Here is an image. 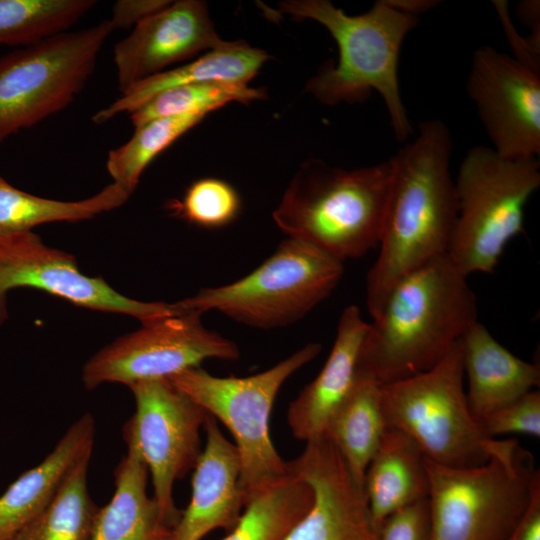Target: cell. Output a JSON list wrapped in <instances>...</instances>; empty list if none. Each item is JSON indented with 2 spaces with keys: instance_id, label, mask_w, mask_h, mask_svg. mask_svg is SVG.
I'll use <instances>...</instances> for the list:
<instances>
[{
  "instance_id": "obj_1",
  "label": "cell",
  "mask_w": 540,
  "mask_h": 540,
  "mask_svg": "<svg viewBox=\"0 0 540 540\" xmlns=\"http://www.w3.org/2000/svg\"><path fill=\"white\" fill-rule=\"evenodd\" d=\"M452 139L439 119L390 157L392 179L379 254L367 274L366 304L374 319L404 276L447 254L458 212L451 174Z\"/></svg>"
},
{
  "instance_id": "obj_2",
  "label": "cell",
  "mask_w": 540,
  "mask_h": 540,
  "mask_svg": "<svg viewBox=\"0 0 540 540\" xmlns=\"http://www.w3.org/2000/svg\"><path fill=\"white\" fill-rule=\"evenodd\" d=\"M477 321L476 297L447 254L404 276L369 323L357 373L379 385L426 372Z\"/></svg>"
},
{
  "instance_id": "obj_3",
  "label": "cell",
  "mask_w": 540,
  "mask_h": 540,
  "mask_svg": "<svg viewBox=\"0 0 540 540\" xmlns=\"http://www.w3.org/2000/svg\"><path fill=\"white\" fill-rule=\"evenodd\" d=\"M280 8L298 20L322 24L339 49L337 64L322 68L306 90L326 105L362 102L376 91L397 141L408 140L413 128L401 97L398 68L402 44L419 18L395 10L385 0L354 16L328 0H288Z\"/></svg>"
},
{
  "instance_id": "obj_4",
  "label": "cell",
  "mask_w": 540,
  "mask_h": 540,
  "mask_svg": "<svg viewBox=\"0 0 540 540\" xmlns=\"http://www.w3.org/2000/svg\"><path fill=\"white\" fill-rule=\"evenodd\" d=\"M392 179L390 158L346 170L320 159L304 162L273 211L287 237L344 262L379 245Z\"/></svg>"
},
{
  "instance_id": "obj_5",
  "label": "cell",
  "mask_w": 540,
  "mask_h": 540,
  "mask_svg": "<svg viewBox=\"0 0 540 540\" xmlns=\"http://www.w3.org/2000/svg\"><path fill=\"white\" fill-rule=\"evenodd\" d=\"M430 540H507L540 484L532 454L516 440H496L481 466L453 468L425 457Z\"/></svg>"
},
{
  "instance_id": "obj_6",
  "label": "cell",
  "mask_w": 540,
  "mask_h": 540,
  "mask_svg": "<svg viewBox=\"0 0 540 540\" xmlns=\"http://www.w3.org/2000/svg\"><path fill=\"white\" fill-rule=\"evenodd\" d=\"M321 350V344L308 343L273 367L246 377H218L195 367L168 378L232 434L245 506L290 473L270 435L273 404L284 382Z\"/></svg>"
},
{
  "instance_id": "obj_7",
  "label": "cell",
  "mask_w": 540,
  "mask_h": 540,
  "mask_svg": "<svg viewBox=\"0 0 540 540\" xmlns=\"http://www.w3.org/2000/svg\"><path fill=\"white\" fill-rule=\"evenodd\" d=\"M454 180L458 212L447 256L466 276L490 273L523 230L525 206L540 186L539 158L509 159L474 146Z\"/></svg>"
},
{
  "instance_id": "obj_8",
  "label": "cell",
  "mask_w": 540,
  "mask_h": 540,
  "mask_svg": "<svg viewBox=\"0 0 540 540\" xmlns=\"http://www.w3.org/2000/svg\"><path fill=\"white\" fill-rule=\"evenodd\" d=\"M343 262L287 237L260 266L230 284L208 287L173 303L180 312L218 311L244 325L272 329L292 324L336 288Z\"/></svg>"
},
{
  "instance_id": "obj_9",
  "label": "cell",
  "mask_w": 540,
  "mask_h": 540,
  "mask_svg": "<svg viewBox=\"0 0 540 540\" xmlns=\"http://www.w3.org/2000/svg\"><path fill=\"white\" fill-rule=\"evenodd\" d=\"M460 339L444 359L418 375L380 385L387 427L409 436L429 460L471 468L488 462L495 438L471 414L463 387Z\"/></svg>"
},
{
  "instance_id": "obj_10",
  "label": "cell",
  "mask_w": 540,
  "mask_h": 540,
  "mask_svg": "<svg viewBox=\"0 0 540 540\" xmlns=\"http://www.w3.org/2000/svg\"><path fill=\"white\" fill-rule=\"evenodd\" d=\"M108 20L0 57V143L66 108L92 75L113 31Z\"/></svg>"
},
{
  "instance_id": "obj_11",
  "label": "cell",
  "mask_w": 540,
  "mask_h": 540,
  "mask_svg": "<svg viewBox=\"0 0 540 540\" xmlns=\"http://www.w3.org/2000/svg\"><path fill=\"white\" fill-rule=\"evenodd\" d=\"M136 411L124 426L151 474L153 498L165 520L176 527L182 511L173 499L176 480L183 478L201 453L200 431L206 411L168 378L142 380L128 386Z\"/></svg>"
},
{
  "instance_id": "obj_12",
  "label": "cell",
  "mask_w": 540,
  "mask_h": 540,
  "mask_svg": "<svg viewBox=\"0 0 540 540\" xmlns=\"http://www.w3.org/2000/svg\"><path fill=\"white\" fill-rule=\"evenodd\" d=\"M201 315L181 312L119 337L85 363L83 385L86 389L104 383L129 386L142 380L170 378L199 367L207 359H239L238 346L207 329Z\"/></svg>"
},
{
  "instance_id": "obj_13",
  "label": "cell",
  "mask_w": 540,
  "mask_h": 540,
  "mask_svg": "<svg viewBox=\"0 0 540 540\" xmlns=\"http://www.w3.org/2000/svg\"><path fill=\"white\" fill-rule=\"evenodd\" d=\"M23 287L86 309L128 315L142 325L179 313L173 304L131 299L102 277L82 274L73 255L47 246L32 230L0 234V325L9 316V291Z\"/></svg>"
},
{
  "instance_id": "obj_14",
  "label": "cell",
  "mask_w": 540,
  "mask_h": 540,
  "mask_svg": "<svg viewBox=\"0 0 540 540\" xmlns=\"http://www.w3.org/2000/svg\"><path fill=\"white\" fill-rule=\"evenodd\" d=\"M466 89L499 155L540 156V73L483 45L474 51Z\"/></svg>"
},
{
  "instance_id": "obj_15",
  "label": "cell",
  "mask_w": 540,
  "mask_h": 540,
  "mask_svg": "<svg viewBox=\"0 0 540 540\" xmlns=\"http://www.w3.org/2000/svg\"><path fill=\"white\" fill-rule=\"evenodd\" d=\"M288 463L311 486L314 502L283 540H377L363 489L328 439L307 441Z\"/></svg>"
},
{
  "instance_id": "obj_16",
  "label": "cell",
  "mask_w": 540,
  "mask_h": 540,
  "mask_svg": "<svg viewBox=\"0 0 540 540\" xmlns=\"http://www.w3.org/2000/svg\"><path fill=\"white\" fill-rule=\"evenodd\" d=\"M200 0H178L136 25L115 44L113 61L118 87L124 93L133 84L163 72L174 63L202 51L224 46Z\"/></svg>"
},
{
  "instance_id": "obj_17",
  "label": "cell",
  "mask_w": 540,
  "mask_h": 540,
  "mask_svg": "<svg viewBox=\"0 0 540 540\" xmlns=\"http://www.w3.org/2000/svg\"><path fill=\"white\" fill-rule=\"evenodd\" d=\"M204 428L206 444L193 468L191 500L174 528L173 540H202L216 529L229 532L245 508L235 445L209 414Z\"/></svg>"
},
{
  "instance_id": "obj_18",
  "label": "cell",
  "mask_w": 540,
  "mask_h": 540,
  "mask_svg": "<svg viewBox=\"0 0 540 540\" xmlns=\"http://www.w3.org/2000/svg\"><path fill=\"white\" fill-rule=\"evenodd\" d=\"M368 326L357 306L343 310L323 368L289 404L287 422L297 440L307 442L322 436L330 417L350 393Z\"/></svg>"
},
{
  "instance_id": "obj_19",
  "label": "cell",
  "mask_w": 540,
  "mask_h": 540,
  "mask_svg": "<svg viewBox=\"0 0 540 540\" xmlns=\"http://www.w3.org/2000/svg\"><path fill=\"white\" fill-rule=\"evenodd\" d=\"M95 423L83 414L37 466L21 474L0 496V540H12L54 499L72 470L91 457Z\"/></svg>"
},
{
  "instance_id": "obj_20",
  "label": "cell",
  "mask_w": 540,
  "mask_h": 540,
  "mask_svg": "<svg viewBox=\"0 0 540 540\" xmlns=\"http://www.w3.org/2000/svg\"><path fill=\"white\" fill-rule=\"evenodd\" d=\"M460 343L463 369L468 378L466 399L476 420H482L539 386V365L513 355L478 320L468 327Z\"/></svg>"
},
{
  "instance_id": "obj_21",
  "label": "cell",
  "mask_w": 540,
  "mask_h": 540,
  "mask_svg": "<svg viewBox=\"0 0 540 540\" xmlns=\"http://www.w3.org/2000/svg\"><path fill=\"white\" fill-rule=\"evenodd\" d=\"M269 55L247 43L227 42L183 66L166 69L133 84L109 106L97 111L92 121L102 124L121 113H132L157 94L182 85L205 82L247 84Z\"/></svg>"
},
{
  "instance_id": "obj_22",
  "label": "cell",
  "mask_w": 540,
  "mask_h": 540,
  "mask_svg": "<svg viewBox=\"0 0 540 540\" xmlns=\"http://www.w3.org/2000/svg\"><path fill=\"white\" fill-rule=\"evenodd\" d=\"M363 492L375 530L389 515L429 495L425 456L405 433L387 427L365 473Z\"/></svg>"
},
{
  "instance_id": "obj_23",
  "label": "cell",
  "mask_w": 540,
  "mask_h": 540,
  "mask_svg": "<svg viewBox=\"0 0 540 540\" xmlns=\"http://www.w3.org/2000/svg\"><path fill=\"white\" fill-rule=\"evenodd\" d=\"M148 472L137 449L127 444L114 472V494L99 508L90 540H173L174 528L147 495Z\"/></svg>"
},
{
  "instance_id": "obj_24",
  "label": "cell",
  "mask_w": 540,
  "mask_h": 540,
  "mask_svg": "<svg viewBox=\"0 0 540 540\" xmlns=\"http://www.w3.org/2000/svg\"><path fill=\"white\" fill-rule=\"evenodd\" d=\"M386 428L380 385L357 373L350 393L330 417L322 436L335 446L362 489L366 469Z\"/></svg>"
},
{
  "instance_id": "obj_25",
  "label": "cell",
  "mask_w": 540,
  "mask_h": 540,
  "mask_svg": "<svg viewBox=\"0 0 540 540\" xmlns=\"http://www.w3.org/2000/svg\"><path fill=\"white\" fill-rule=\"evenodd\" d=\"M130 197L112 182L79 201H60L24 192L0 176V234L32 230L54 222H79L122 206Z\"/></svg>"
},
{
  "instance_id": "obj_26",
  "label": "cell",
  "mask_w": 540,
  "mask_h": 540,
  "mask_svg": "<svg viewBox=\"0 0 540 540\" xmlns=\"http://www.w3.org/2000/svg\"><path fill=\"white\" fill-rule=\"evenodd\" d=\"M314 502L311 486L290 473L252 499L221 540H283Z\"/></svg>"
},
{
  "instance_id": "obj_27",
  "label": "cell",
  "mask_w": 540,
  "mask_h": 540,
  "mask_svg": "<svg viewBox=\"0 0 540 540\" xmlns=\"http://www.w3.org/2000/svg\"><path fill=\"white\" fill-rule=\"evenodd\" d=\"M90 458L72 470L47 508L12 540H90L99 511L88 492Z\"/></svg>"
},
{
  "instance_id": "obj_28",
  "label": "cell",
  "mask_w": 540,
  "mask_h": 540,
  "mask_svg": "<svg viewBox=\"0 0 540 540\" xmlns=\"http://www.w3.org/2000/svg\"><path fill=\"white\" fill-rule=\"evenodd\" d=\"M94 0H0V46L26 47L68 31Z\"/></svg>"
},
{
  "instance_id": "obj_29",
  "label": "cell",
  "mask_w": 540,
  "mask_h": 540,
  "mask_svg": "<svg viewBox=\"0 0 540 540\" xmlns=\"http://www.w3.org/2000/svg\"><path fill=\"white\" fill-rule=\"evenodd\" d=\"M204 114L157 118L135 127L133 136L108 153L106 168L113 182L130 195L151 161L202 121Z\"/></svg>"
},
{
  "instance_id": "obj_30",
  "label": "cell",
  "mask_w": 540,
  "mask_h": 540,
  "mask_svg": "<svg viewBox=\"0 0 540 540\" xmlns=\"http://www.w3.org/2000/svg\"><path fill=\"white\" fill-rule=\"evenodd\" d=\"M263 89L248 84L230 82H205L187 84L165 90L137 110L130 113L134 127L157 118L187 114H204L233 101L248 103L264 99Z\"/></svg>"
},
{
  "instance_id": "obj_31",
  "label": "cell",
  "mask_w": 540,
  "mask_h": 540,
  "mask_svg": "<svg viewBox=\"0 0 540 540\" xmlns=\"http://www.w3.org/2000/svg\"><path fill=\"white\" fill-rule=\"evenodd\" d=\"M237 191L227 182L204 178L193 182L180 200H172L167 207L191 224L204 228H219L232 222L240 210Z\"/></svg>"
},
{
  "instance_id": "obj_32",
  "label": "cell",
  "mask_w": 540,
  "mask_h": 540,
  "mask_svg": "<svg viewBox=\"0 0 540 540\" xmlns=\"http://www.w3.org/2000/svg\"><path fill=\"white\" fill-rule=\"evenodd\" d=\"M490 438L520 433L540 436V393L533 390L479 421Z\"/></svg>"
},
{
  "instance_id": "obj_33",
  "label": "cell",
  "mask_w": 540,
  "mask_h": 540,
  "mask_svg": "<svg viewBox=\"0 0 540 540\" xmlns=\"http://www.w3.org/2000/svg\"><path fill=\"white\" fill-rule=\"evenodd\" d=\"M428 498L407 505L384 519L376 531L377 540H430Z\"/></svg>"
},
{
  "instance_id": "obj_34",
  "label": "cell",
  "mask_w": 540,
  "mask_h": 540,
  "mask_svg": "<svg viewBox=\"0 0 540 540\" xmlns=\"http://www.w3.org/2000/svg\"><path fill=\"white\" fill-rule=\"evenodd\" d=\"M493 6L512 48L513 58L540 73V40L531 36L524 38L515 29L510 18L508 4L505 0H494Z\"/></svg>"
},
{
  "instance_id": "obj_35",
  "label": "cell",
  "mask_w": 540,
  "mask_h": 540,
  "mask_svg": "<svg viewBox=\"0 0 540 540\" xmlns=\"http://www.w3.org/2000/svg\"><path fill=\"white\" fill-rule=\"evenodd\" d=\"M168 0H118L109 19L113 29H129L168 6Z\"/></svg>"
},
{
  "instance_id": "obj_36",
  "label": "cell",
  "mask_w": 540,
  "mask_h": 540,
  "mask_svg": "<svg viewBox=\"0 0 540 540\" xmlns=\"http://www.w3.org/2000/svg\"><path fill=\"white\" fill-rule=\"evenodd\" d=\"M507 540H540V484L522 519Z\"/></svg>"
},
{
  "instance_id": "obj_37",
  "label": "cell",
  "mask_w": 540,
  "mask_h": 540,
  "mask_svg": "<svg viewBox=\"0 0 540 540\" xmlns=\"http://www.w3.org/2000/svg\"><path fill=\"white\" fill-rule=\"evenodd\" d=\"M516 15L531 30L532 36L540 37V3L538 0L518 2Z\"/></svg>"
},
{
  "instance_id": "obj_38",
  "label": "cell",
  "mask_w": 540,
  "mask_h": 540,
  "mask_svg": "<svg viewBox=\"0 0 540 540\" xmlns=\"http://www.w3.org/2000/svg\"><path fill=\"white\" fill-rule=\"evenodd\" d=\"M395 10L419 18L440 5L439 0H385Z\"/></svg>"
}]
</instances>
